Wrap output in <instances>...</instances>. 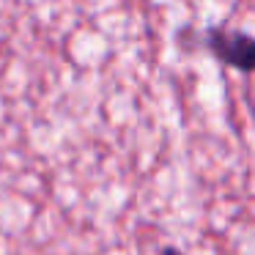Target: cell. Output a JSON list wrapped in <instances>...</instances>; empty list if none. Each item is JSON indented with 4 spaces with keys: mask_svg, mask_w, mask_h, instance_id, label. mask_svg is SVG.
<instances>
[{
    "mask_svg": "<svg viewBox=\"0 0 255 255\" xmlns=\"http://www.w3.org/2000/svg\"><path fill=\"white\" fill-rule=\"evenodd\" d=\"M203 44L220 63L244 74H255V36L233 28H209Z\"/></svg>",
    "mask_w": 255,
    "mask_h": 255,
    "instance_id": "obj_1",
    "label": "cell"
},
{
    "mask_svg": "<svg viewBox=\"0 0 255 255\" xmlns=\"http://www.w3.org/2000/svg\"><path fill=\"white\" fill-rule=\"evenodd\" d=\"M159 255H184V253H181L178 247H173V244H167V247L159 250Z\"/></svg>",
    "mask_w": 255,
    "mask_h": 255,
    "instance_id": "obj_2",
    "label": "cell"
}]
</instances>
